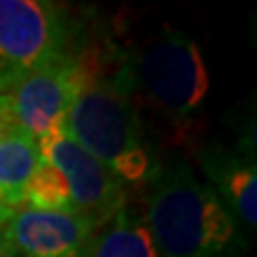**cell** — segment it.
Returning <instances> with one entry per match:
<instances>
[{
	"mask_svg": "<svg viewBox=\"0 0 257 257\" xmlns=\"http://www.w3.org/2000/svg\"><path fill=\"white\" fill-rule=\"evenodd\" d=\"M120 67L138 109L146 107L178 133L210 90L202 47L180 30L167 28L138 52L120 56Z\"/></svg>",
	"mask_w": 257,
	"mask_h": 257,
	"instance_id": "obj_3",
	"label": "cell"
},
{
	"mask_svg": "<svg viewBox=\"0 0 257 257\" xmlns=\"http://www.w3.org/2000/svg\"><path fill=\"white\" fill-rule=\"evenodd\" d=\"M62 126L79 146L114 172L128 191L146 189L163 161L148 140L120 58L114 69L105 71L101 64L88 79L64 116Z\"/></svg>",
	"mask_w": 257,
	"mask_h": 257,
	"instance_id": "obj_2",
	"label": "cell"
},
{
	"mask_svg": "<svg viewBox=\"0 0 257 257\" xmlns=\"http://www.w3.org/2000/svg\"><path fill=\"white\" fill-rule=\"evenodd\" d=\"M197 165L204 182L244 229L257 225V165L255 157L231 150L223 144H204L197 150Z\"/></svg>",
	"mask_w": 257,
	"mask_h": 257,
	"instance_id": "obj_8",
	"label": "cell"
},
{
	"mask_svg": "<svg viewBox=\"0 0 257 257\" xmlns=\"http://www.w3.org/2000/svg\"><path fill=\"white\" fill-rule=\"evenodd\" d=\"M15 124L13 120V109H11V99L9 94H0V135Z\"/></svg>",
	"mask_w": 257,
	"mask_h": 257,
	"instance_id": "obj_12",
	"label": "cell"
},
{
	"mask_svg": "<svg viewBox=\"0 0 257 257\" xmlns=\"http://www.w3.org/2000/svg\"><path fill=\"white\" fill-rule=\"evenodd\" d=\"M11 88H13V79L9 75V71L5 69L3 60H0V94H9Z\"/></svg>",
	"mask_w": 257,
	"mask_h": 257,
	"instance_id": "obj_13",
	"label": "cell"
},
{
	"mask_svg": "<svg viewBox=\"0 0 257 257\" xmlns=\"http://www.w3.org/2000/svg\"><path fill=\"white\" fill-rule=\"evenodd\" d=\"M39 163L41 150L32 135L15 124L0 135V206L26 208V187Z\"/></svg>",
	"mask_w": 257,
	"mask_h": 257,
	"instance_id": "obj_9",
	"label": "cell"
},
{
	"mask_svg": "<svg viewBox=\"0 0 257 257\" xmlns=\"http://www.w3.org/2000/svg\"><path fill=\"white\" fill-rule=\"evenodd\" d=\"M11 214H13V210H9V208H5V206H0V234H3V227H5V223L9 221Z\"/></svg>",
	"mask_w": 257,
	"mask_h": 257,
	"instance_id": "obj_14",
	"label": "cell"
},
{
	"mask_svg": "<svg viewBox=\"0 0 257 257\" xmlns=\"http://www.w3.org/2000/svg\"><path fill=\"white\" fill-rule=\"evenodd\" d=\"M26 208L32 210H73L69 184L58 167L41 157L26 187Z\"/></svg>",
	"mask_w": 257,
	"mask_h": 257,
	"instance_id": "obj_11",
	"label": "cell"
},
{
	"mask_svg": "<svg viewBox=\"0 0 257 257\" xmlns=\"http://www.w3.org/2000/svg\"><path fill=\"white\" fill-rule=\"evenodd\" d=\"M96 225L75 210H13L0 242L22 257H79Z\"/></svg>",
	"mask_w": 257,
	"mask_h": 257,
	"instance_id": "obj_7",
	"label": "cell"
},
{
	"mask_svg": "<svg viewBox=\"0 0 257 257\" xmlns=\"http://www.w3.org/2000/svg\"><path fill=\"white\" fill-rule=\"evenodd\" d=\"M101 64L103 58L96 50L79 47L20 79L9 92L15 126L37 142L52 128L60 126L77 94Z\"/></svg>",
	"mask_w": 257,
	"mask_h": 257,
	"instance_id": "obj_5",
	"label": "cell"
},
{
	"mask_svg": "<svg viewBox=\"0 0 257 257\" xmlns=\"http://www.w3.org/2000/svg\"><path fill=\"white\" fill-rule=\"evenodd\" d=\"M0 257H22V255H20V253H15L11 246H7V244L0 242Z\"/></svg>",
	"mask_w": 257,
	"mask_h": 257,
	"instance_id": "obj_15",
	"label": "cell"
},
{
	"mask_svg": "<svg viewBox=\"0 0 257 257\" xmlns=\"http://www.w3.org/2000/svg\"><path fill=\"white\" fill-rule=\"evenodd\" d=\"M144 204V223L157 257H244V227L219 195L174 155L161 161Z\"/></svg>",
	"mask_w": 257,
	"mask_h": 257,
	"instance_id": "obj_1",
	"label": "cell"
},
{
	"mask_svg": "<svg viewBox=\"0 0 257 257\" xmlns=\"http://www.w3.org/2000/svg\"><path fill=\"white\" fill-rule=\"evenodd\" d=\"M39 150L41 157L64 176L73 210L92 221L96 227L114 219L128 204V189L122 180L79 146L62 124L39 140Z\"/></svg>",
	"mask_w": 257,
	"mask_h": 257,
	"instance_id": "obj_6",
	"label": "cell"
},
{
	"mask_svg": "<svg viewBox=\"0 0 257 257\" xmlns=\"http://www.w3.org/2000/svg\"><path fill=\"white\" fill-rule=\"evenodd\" d=\"M79 257H157L142 210L126 204L114 219L96 227Z\"/></svg>",
	"mask_w": 257,
	"mask_h": 257,
	"instance_id": "obj_10",
	"label": "cell"
},
{
	"mask_svg": "<svg viewBox=\"0 0 257 257\" xmlns=\"http://www.w3.org/2000/svg\"><path fill=\"white\" fill-rule=\"evenodd\" d=\"M79 47L77 24L67 5L52 0H0V60L13 86Z\"/></svg>",
	"mask_w": 257,
	"mask_h": 257,
	"instance_id": "obj_4",
	"label": "cell"
}]
</instances>
